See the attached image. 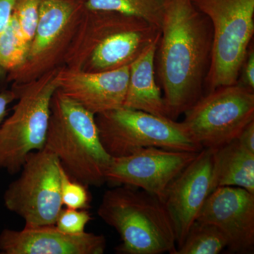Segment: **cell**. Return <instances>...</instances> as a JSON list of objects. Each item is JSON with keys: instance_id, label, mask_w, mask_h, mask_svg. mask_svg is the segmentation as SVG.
<instances>
[{"instance_id": "obj_1", "label": "cell", "mask_w": 254, "mask_h": 254, "mask_svg": "<svg viewBox=\"0 0 254 254\" xmlns=\"http://www.w3.org/2000/svg\"><path fill=\"white\" fill-rule=\"evenodd\" d=\"M156 56L168 118L175 120L203 96L213 49L208 18L190 0H169Z\"/></svg>"}, {"instance_id": "obj_2", "label": "cell", "mask_w": 254, "mask_h": 254, "mask_svg": "<svg viewBox=\"0 0 254 254\" xmlns=\"http://www.w3.org/2000/svg\"><path fill=\"white\" fill-rule=\"evenodd\" d=\"M88 11L64 56L66 67L87 72L123 67L160 38V28L141 18L115 11Z\"/></svg>"}, {"instance_id": "obj_3", "label": "cell", "mask_w": 254, "mask_h": 254, "mask_svg": "<svg viewBox=\"0 0 254 254\" xmlns=\"http://www.w3.org/2000/svg\"><path fill=\"white\" fill-rule=\"evenodd\" d=\"M45 148L56 155L73 180L101 187L112 158L100 141L95 115L57 89Z\"/></svg>"}, {"instance_id": "obj_4", "label": "cell", "mask_w": 254, "mask_h": 254, "mask_svg": "<svg viewBox=\"0 0 254 254\" xmlns=\"http://www.w3.org/2000/svg\"><path fill=\"white\" fill-rule=\"evenodd\" d=\"M100 218L115 229L122 254H174L175 230L161 198L137 187L120 185L106 190L98 210Z\"/></svg>"}, {"instance_id": "obj_5", "label": "cell", "mask_w": 254, "mask_h": 254, "mask_svg": "<svg viewBox=\"0 0 254 254\" xmlns=\"http://www.w3.org/2000/svg\"><path fill=\"white\" fill-rule=\"evenodd\" d=\"M58 69L14 90L17 104L0 127V170L19 173L28 154L45 148L52 100L58 88Z\"/></svg>"}, {"instance_id": "obj_6", "label": "cell", "mask_w": 254, "mask_h": 254, "mask_svg": "<svg viewBox=\"0 0 254 254\" xmlns=\"http://www.w3.org/2000/svg\"><path fill=\"white\" fill-rule=\"evenodd\" d=\"M208 18L213 49L205 86L208 93L238 83L254 33V0H190Z\"/></svg>"}, {"instance_id": "obj_7", "label": "cell", "mask_w": 254, "mask_h": 254, "mask_svg": "<svg viewBox=\"0 0 254 254\" xmlns=\"http://www.w3.org/2000/svg\"><path fill=\"white\" fill-rule=\"evenodd\" d=\"M95 122L102 144L112 158L149 147L193 153L203 149L182 123L140 110L122 107L95 115Z\"/></svg>"}, {"instance_id": "obj_8", "label": "cell", "mask_w": 254, "mask_h": 254, "mask_svg": "<svg viewBox=\"0 0 254 254\" xmlns=\"http://www.w3.org/2000/svg\"><path fill=\"white\" fill-rule=\"evenodd\" d=\"M56 155L43 148L28 154L17 180L5 190V207L25 226L55 225L62 209L61 170Z\"/></svg>"}, {"instance_id": "obj_9", "label": "cell", "mask_w": 254, "mask_h": 254, "mask_svg": "<svg viewBox=\"0 0 254 254\" xmlns=\"http://www.w3.org/2000/svg\"><path fill=\"white\" fill-rule=\"evenodd\" d=\"M254 91L237 83L209 92L185 112L182 125L203 148H220L254 121Z\"/></svg>"}, {"instance_id": "obj_10", "label": "cell", "mask_w": 254, "mask_h": 254, "mask_svg": "<svg viewBox=\"0 0 254 254\" xmlns=\"http://www.w3.org/2000/svg\"><path fill=\"white\" fill-rule=\"evenodd\" d=\"M81 19L74 4L68 0H41L36 33L27 57L12 71L18 84L36 79L54 67L64 56Z\"/></svg>"}, {"instance_id": "obj_11", "label": "cell", "mask_w": 254, "mask_h": 254, "mask_svg": "<svg viewBox=\"0 0 254 254\" xmlns=\"http://www.w3.org/2000/svg\"><path fill=\"white\" fill-rule=\"evenodd\" d=\"M198 153L156 147L142 148L127 156L113 158L106 182L137 187L162 200L169 185Z\"/></svg>"}, {"instance_id": "obj_12", "label": "cell", "mask_w": 254, "mask_h": 254, "mask_svg": "<svg viewBox=\"0 0 254 254\" xmlns=\"http://www.w3.org/2000/svg\"><path fill=\"white\" fill-rule=\"evenodd\" d=\"M213 166V149L203 148L164 193L162 200L173 223L178 247L214 190Z\"/></svg>"}, {"instance_id": "obj_13", "label": "cell", "mask_w": 254, "mask_h": 254, "mask_svg": "<svg viewBox=\"0 0 254 254\" xmlns=\"http://www.w3.org/2000/svg\"><path fill=\"white\" fill-rule=\"evenodd\" d=\"M195 220L213 224L226 236L232 253L254 249V194L240 187H221L208 195Z\"/></svg>"}, {"instance_id": "obj_14", "label": "cell", "mask_w": 254, "mask_h": 254, "mask_svg": "<svg viewBox=\"0 0 254 254\" xmlns=\"http://www.w3.org/2000/svg\"><path fill=\"white\" fill-rule=\"evenodd\" d=\"M129 66L101 72L58 67V89L95 115L118 109L126 96Z\"/></svg>"}, {"instance_id": "obj_15", "label": "cell", "mask_w": 254, "mask_h": 254, "mask_svg": "<svg viewBox=\"0 0 254 254\" xmlns=\"http://www.w3.org/2000/svg\"><path fill=\"white\" fill-rule=\"evenodd\" d=\"M105 248L103 235L86 232L71 235L55 225L4 229L0 233L2 254H103Z\"/></svg>"}, {"instance_id": "obj_16", "label": "cell", "mask_w": 254, "mask_h": 254, "mask_svg": "<svg viewBox=\"0 0 254 254\" xmlns=\"http://www.w3.org/2000/svg\"><path fill=\"white\" fill-rule=\"evenodd\" d=\"M159 40L152 43L130 64L123 107L168 118L165 100L155 80V58Z\"/></svg>"}, {"instance_id": "obj_17", "label": "cell", "mask_w": 254, "mask_h": 254, "mask_svg": "<svg viewBox=\"0 0 254 254\" xmlns=\"http://www.w3.org/2000/svg\"><path fill=\"white\" fill-rule=\"evenodd\" d=\"M213 189L240 187L254 194V153L235 139L213 149Z\"/></svg>"}, {"instance_id": "obj_18", "label": "cell", "mask_w": 254, "mask_h": 254, "mask_svg": "<svg viewBox=\"0 0 254 254\" xmlns=\"http://www.w3.org/2000/svg\"><path fill=\"white\" fill-rule=\"evenodd\" d=\"M169 0H86L90 11H115L141 18L160 28Z\"/></svg>"}, {"instance_id": "obj_19", "label": "cell", "mask_w": 254, "mask_h": 254, "mask_svg": "<svg viewBox=\"0 0 254 254\" xmlns=\"http://www.w3.org/2000/svg\"><path fill=\"white\" fill-rule=\"evenodd\" d=\"M227 245L226 236L218 227L195 220L183 243L174 254H218Z\"/></svg>"}, {"instance_id": "obj_20", "label": "cell", "mask_w": 254, "mask_h": 254, "mask_svg": "<svg viewBox=\"0 0 254 254\" xmlns=\"http://www.w3.org/2000/svg\"><path fill=\"white\" fill-rule=\"evenodd\" d=\"M28 50L13 11L9 24L0 36V69L12 71L20 67L26 60Z\"/></svg>"}, {"instance_id": "obj_21", "label": "cell", "mask_w": 254, "mask_h": 254, "mask_svg": "<svg viewBox=\"0 0 254 254\" xmlns=\"http://www.w3.org/2000/svg\"><path fill=\"white\" fill-rule=\"evenodd\" d=\"M61 198L66 208L76 210H86L91 203V195L86 185L72 180L63 168L61 170Z\"/></svg>"}, {"instance_id": "obj_22", "label": "cell", "mask_w": 254, "mask_h": 254, "mask_svg": "<svg viewBox=\"0 0 254 254\" xmlns=\"http://www.w3.org/2000/svg\"><path fill=\"white\" fill-rule=\"evenodd\" d=\"M40 1L41 0H18L15 5L14 13L28 48L36 33L39 18Z\"/></svg>"}, {"instance_id": "obj_23", "label": "cell", "mask_w": 254, "mask_h": 254, "mask_svg": "<svg viewBox=\"0 0 254 254\" xmlns=\"http://www.w3.org/2000/svg\"><path fill=\"white\" fill-rule=\"evenodd\" d=\"M91 220V214L86 210L63 208L57 218L55 226L64 233L77 235L86 232L85 228Z\"/></svg>"}, {"instance_id": "obj_24", "label": "cell", "mask_w": 254, "mask_h": 254, "mask_svg": "<svg viewBox=\"0 0 254 254\" xmlns=\"http://www.w3.org/2000/svg\"><path fill=\"white\" fill-rule=\"evenodd\" d=\"M254 91V50L250 47L242 68L238 83Z\"/></svg>"}, {"instance_id": "obj_25", "label": "cell", "mask_w": 254, "mask_h": 254, "mask_svg": "<svg viewBox=\"0 0 254 254\" xmlns=\"http://www.w3.org/2000/svg\"><path fill=\"white\" fill-rule=\"evenodd\" d=\"M17 1L18 0H0V36L9 24Z\"/></svg>"}, {"instance_id": "obj_26", "label": "cell", "mask_w": 254, "mask_h": 254, "mask_svg": "<svg viewBox=\"0 0 254 254\" xmlns=\"http://www.w3.org/2000/svg\"><path fill=\"white\" fill-rule=\"evenodd\" d=\"M237 139L242 146L254 153V121L242 130Z\"/></svg>"}, {"instance_id": "obj_27", "label": "cell", "mask_w": 254, "mask_h": 254, "mask_svg": "<svg viewBox=\"0 0 254 254\" xmlns=\"http://www.w3.org/2000/svg\"><path fill=\"white\" fill-rule=\"evenodd\" d=\"M15 99H16V94L14 91L0 93V127L7 113L8 105Z\"/></svg>"}]
</instances>
